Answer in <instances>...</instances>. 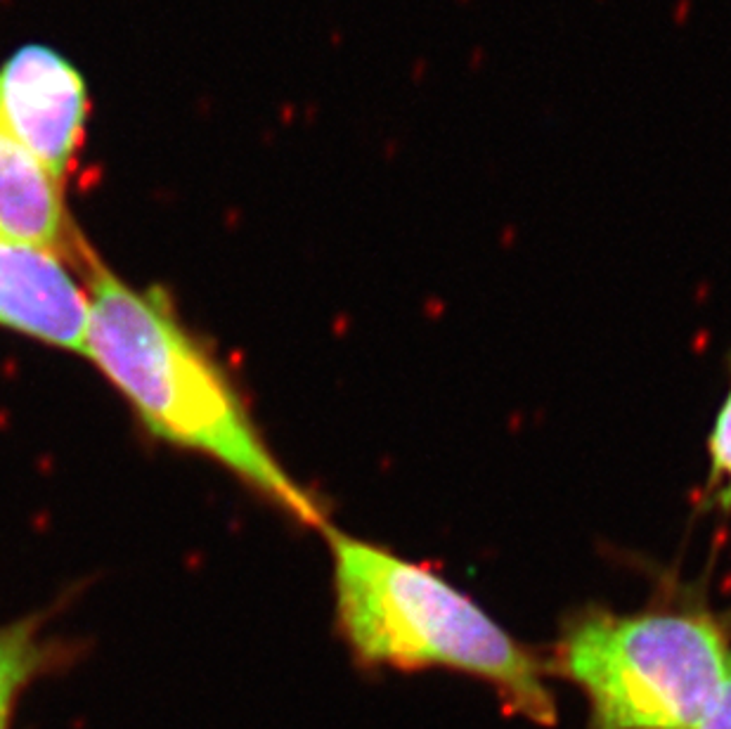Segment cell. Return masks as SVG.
Segmentation results:
<instances>
[{"label":"cell","mask_w":731,"mask_h":729,"mask_svg":"<svg viewBox=\"0 0 731 729\" xmlns=\"http://www.w3.org/2000/svg\"><path fill=\"white\" fill-rule=\"evenodd\" d=\"M88 355L154 436L230 469L298 521L325 528L315 500L282 469L235 386L180 325L161 291L90 265Z\"/></svg>","instance_id":"6da1fadb"},{"label":"cell","mask_w":731,"mask_h":729,"mask_svg":"<svg viewBox=\"0 0 731 729\" xmlns=\"http://www.w3.org/2000/svg\"><path fill=\"white\" fill-rule=\"evenodd\" d=\"M339 627L370 665L447 668L490 682L521 715L552 725L542 665L483 609L433 570L327 530Z\"/></svg>","instance_id":"7a4b0ae2"},{"label":"cell","mask_w":731,"mask_h":729,"mask_svg":"<svg viewBox=\"0 0 731 729\" xmlns=\"http://www.w3.org/2000/svg\"><path fill=\"white\" fill-rule=\"evenodd\" d=\"M559 668L587 694L594 729H694L731 672L710 615L587 613L566 630Z\"/></svg>","instance_id":"3957f363"},{"label":"cell","mask_w":731,"mask_h":729,"mask_svg":"<svg viewBox=\"0 0 731 729\" xmlns=\"http://www.w3.org/2000/svg\"><path fill=\"white\" fill-rule=\"evenodd\" d=\"M88 88L66 57L24 45L0 66V128L64 180L88 118Z\"/></svg>","instance_id":"277c9868"},{"label":"cell","mask_w":731,"mask_h":729,"mask_svg":"<svg viewBox=\"0 0 731 729\" xmlns=\"http://www.w3.org/2000/svg\"><path fill=\"white\" fill-rule=\"evenodd\" d=\"M0 327L83 353L88 289L60 253L0 235Z\"/></svg>","instance_id":"5b68a950"},{"label":"cell","mask_w":731,"mask_h":729,"mask_svg":"<svg viewBox=\"0 0 731 729\" xmlns=\"http://www.w3.org/2000/svg\"><path fill=\"white\" fill-rule=\"evenodd\" d=\"M0 235L64 256L69 223L60 180L0 128Z\"/></svg>","instance_id":"8992f818"},{"label":"cell","mask_w":731,"mask_h":729,"mask_svg":"<svg viewBox=\"0 0 731 729\" xmlns=\"http://www.w3.org/2000/svg\"><path fill=\"white\" fill-rule=\"evenodd\" d=\"M50 665V649L33 620L0 627V729H10L21 692Z\"/></svg>","instance_id":"52a82bcc"},{"label":"cell","mask_w":731,"mask_h":729,"mask_svg":"<svg viewBox=\"0 0 731 729\" xmlns=\"http://www.w3.org/2000/svg\"><path fill=\"white\" fill-rule=\"evenodd\" d=\"M710 483L719 505H731V386L710 436Z\"/></svg>","instance_id":"ba28073f"},{"label":"cell","mask_w":731,"mask_h":729,"mask_svg":"<svg viewBox=\"0 0 731 729\" xmlns=\"http://www.w3.org/2000/svg\"><path fill=\"white\" fill-rule=\"evenodd\" d=\"M694 729H731V672L715 703L710 705V710L703 715V720Z\"/></svg>","instance_id":"9c48e42d"}]
</instances>
